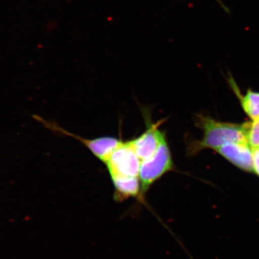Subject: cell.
Instances as JSON below:
<instances>
[{
  "mask_svg": "<svg viewBox=\"0 0 259 259\" xmlns=\"http://www.w3.org/2000/svg\"><path fill=\"white\" fill-rule=\"evenodd\" d=\"M242 107L253 120L259 118V93L249 91L242 98Z\"/></svg>",
  "mask_w": 259,
  "mask_h": 259,
  "instance_id": "ba28073f",
  "label": "cell"
},
{
  "mask_svg": "<svg viewBox=\"0 0 259 259\" xmlns=\"http://www.w3.org/2000/svg\"><path fill=\"white\" fill-rule=\"evenodd\" d=\"M218 1H219V3H221V5H222V6H223V4H222V3H221V2L220 1V0H218Z\"/></svg>",
  "mask_w": 259,
  "mask_h": 259,
  "instance_id": "8fae6325",
  "label": "cell"
},
{
  "mask_svg": "<svg viewBox=\"0 0 259 259\" xmlns=\"http://www.w3.org/2000/svg\"><path fill=\"white\" fill-rule=\"evenodd\" d=\"M247 143H230L217 151L231 163L247 171H253V153Z\"/></svg>",
  "mask_w": 259,
  "mask_h": 259,
  "instance_id": "8992f818",
  "label": "cell"
},
{
  "mask_svg": "<svg viewBox=\"0 0 259 259\" xmlns=\"http://www.w3.org/2000/svg\"><path fill=\"white\" fill-rule=\"evenodd\" d=\"M199 125L204 131L201 141H194L189 145L188 151L195 154L205 148L218 149L230 143H247L246 123L243 125L218 122L210 117L199 116Z\"/></svg>",
  "mask_w": 259,
  "mask_h": 259,
  "instance_id": "6da1fadb",
  "label": "cell"
},
{
  "mask_svg": "<svg viewBox=\"0 0 259 259\" xmlns=\"http://www.w3.org/2000/svg\"><path fill=\"white\" fill-rule=\"evenodd\" d=\"M253 169L259 176V148H253Z\"/></svg>",
  "mask_w": 259,
  "mask_h": 259,
  "instance_id": "30bf717a",
  "label": "cell"
},
{
  "mask_svg": "<svg viewBox=\"0 0 259 259\" xmlns=\"http://www.w3.org/2000/svg\"><path fill=\"white\" fill-rule=\"evenodd\" d=\"M146 130L139 137L132 140L133 145L138 156L141 161L151 157L159 146L161 140L166 135L165 131L160 130L163 120L153 123L151 117L146 112H144Z\"/></svg>",
  "mask_w": 259,
  "mask_h": 259,
  "instance_id": "5b68a950",
  "label": "cell"
},
{
  "mask_svg": "<svg viewBox=\"0 0 259 259\" xmlns=\"http://www.w3.org/2000/svg\"><path fill=\"white\" fill-rule=\"evenodd\" d=\"M246 137L248 144L252 148H259V118L251 123H246Z\"/></svg>",
  "mask_w": 259,
  "mask_h": 259,
  "instance_id": "9c48e42d",
  "label": "cell"
},
{
  "mask_svg": "<svg viewBox=\"0 0 259 259\" xmlns=\"http://www.w3.org/2000/svg\"><path fill=\"white\" fill-rule=\"evenodd\" d=\"M114 187V199L123 202L129 198L141 197V184L139 177H114L111 178Z\"/></svg>",
  "mask_w": 259,
  "mask_h": 259,
  "instance_id": "52a82bcc",
  "label": "cell"
},
{
  "mask_svg": "<svg viewBox=\"0 0 259 259\" xmlns=\"http://www.w3.org/2000/svg\"><path fill=\"white\" fill-rule=\"evenodd\" d=\"M42 122L47 128L51 129L54 132L70 136V137L77 140L85 147L90 150V152L93 153L97 159L100 160L103 163L107 161L114 150L119 146L122 141V140L119 139L118 138L112 137V136H103V137H99L93 139H83L81 136L71 134L69 131L61 128L60 126L53 123V122H49L44 120H42Z\"/></svg>",
  "mask_w": 259,
  "mask_h": 259,
  "instance_id": "277c9868",
  "label": "cell"
},
{
  "mask_svg": "<svg viewBox=\"0 0 259 259\" xmlns=\"http://www.w3.org/2000/svg\"><path fill=\"white\" fill-rule=\"evenodd\" d=\"M175 170V163L167 136L161 140L154 154L147 160L141 161L139 180L141 197L139 202L145 203V197L151 187L168 172Z\"/></svg>",
  "mask_w": 259,
  "mask_h": 259,
  "instance_id": "7a4b0ae2",
  "label": "cell"
},
{
  "mask_svg": "<svg viewBox=\"0 0 259 259\" xmlns=\"http://www.w3.org/2000/svg\"><path fill=\"white\" fill-rule=\"evenodd\" d=\"M104 164L106 166L110 179L139 177L141 161L135 151L132 140H122Z\"/></svg>",
  "mask_w": 259,
  "mask_h": 259,
  "instance_id": "3957f363",
  "label": "cell"
}]
</instances>
